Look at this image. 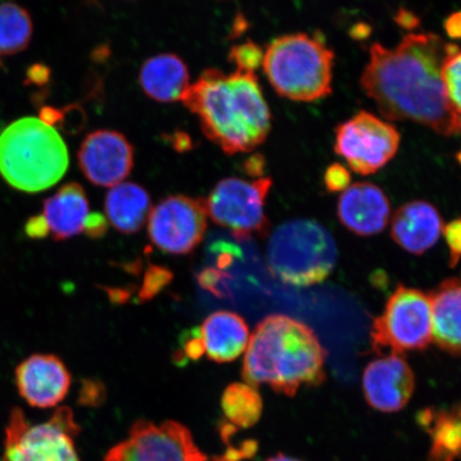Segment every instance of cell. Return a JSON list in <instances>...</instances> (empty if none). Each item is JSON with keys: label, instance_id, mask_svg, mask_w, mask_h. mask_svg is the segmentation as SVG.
Segmentation results:
<instances>
[{"label": "cell", "instance_id": "cell-8", "mask_svg": "<svg viewBox=\"0 0 461 461\" xmlns=\"http://www.w3.org/2000/svg\"><path fill=\"white\" fill-rule=\"evenodd\" d=\"M78 431L67 407L58 408L49 422L37 425L15 407L5 428L3 461H79L73 441Z\"/></svg>", "mask_w": 461, "mask_h": 461}, {"label": "cell", "instance_id": "cell-25", "mask_svg": "<svg viewBox=\"0 0 461 461\" xmlns=\"http://www.w3.org/2000/svg\"><path fill=\"white\" fill-rule=\"evenodd\" d=\"M446 95L453 111L461 117V50L447 58L442 68Z\"/></svg>", "mask_w": 461, "mask_h": 461}, {"label": "cell", "instance_id": "cell-27", "mask_svg": "<svg viewBox=\"0 0 461 461\" xmlns=\"http://www.w3.org/2000/svg\"><path fill=\"white\" fill-rule=\"evenodd\" d=\"M443 234L448 247L449 267H455L461 258V216L443 227Z\"/></svg>", "mask_w": 461, "mask_h": 461}, {"label": "cell", "instance_id": "cell-33", "mask_svg": "<svg viewBox=\"0 0 461 461\" xmlns=\"http://www.w3.org/2000/svg\"><path fill=\"white\" fill-rule=\"evenodd\" d=\"M446 31L449 37L461 39V11L448 16L446 21Z\"/></svg>", "mask_w": 461, "mask_h": 461}, {"label": "cell", "instance_id": "cell-2", "mask_svg": "<svg viewBox=\"0 0 461 461\" xmlns=\"http://www.w3.org/2000/svg\"><path fill=\"white\" fill-rule=\"evenodd\" d=\"M181 102L198 115L203 134L230 155L252 151L272 128V114L255 72L206 68Z\"/></svg>", "mask_w": 461, "mask_h": 461}, {"label": "cell", "instance_id": "cell-7", "mask_svg": "<svg viewBox=\"0 0 461 461\" xmlns=\"http://www.w3.org/2000/svg\"><path fill=\"white\" fill-rule=\"evenodd\" d=\"M432 343V313L429 293L400 285L383 313L374 320L371 344L375 353L402 355Z\"/></svg>", "mask_w": 461, "mask_h": 461}, {"label": "cell", "instance_id": "cell-36", "mask_svg": "<svg viewBox=\"0 0 461 461\" xmlns=\"http://www.w3.org/2000/svg\"><path fill=\"white\" fill-rule=\"evenodd\" d=\"M267 461H301V460L286 457V456H285V455L279 454V455H276V456H275V457L269 458Z\"/></svg>", "mask_w": 461, "mask_h": 461}, {"label": "cell", "instance_id": "cell-31", "mask_svg": "<svg viewBox=\"0 0 461 461\" xmlns=\"http://www.w3.org/2000/svg\"><path fill=\"white\" fill-rule=\"evenodd\" d=\"M50 71L43 65H34L29 68L27 77L32 83L44 85L50 79Z\"/></svg>", "mask_w": 461, "mask_h": 461}, {"label": "cell", "instance_id": "cell-28", "mask_svg": "<svg viewBox=\"0 0 461 461\" xmlns=\"http://www.w3.org/2000/svg\"><path fill=\"white\" fill-rule=\"evenodd\" d=\"M324 182L328 192L343 193L350 186V172L341 164H332L325 171Z\"/></svg>", "mask_w": 461, "mask_h": 461}, {"label": "cell", "instance_id": "cell-26", "mask_svg": "<svg viewBox=\"0 0 461 461\" xmlns=\"http://www.w3.org/2000/svg\"><path fill=\"white\" fill-rule=\"evenodd\" d=\"M264 51L252 41L233 46L230 51V59L232 60L239 70L255 72L262 65Z\"/></svg>", "mask_w": 461, "mask_h": 461}, {"label": "cell", "instance_id": "cell-21", "mask_svg": "<svg viewBox=\"0 0 461 461\" xmlns=\"http://www.w3.org/2000/svg\"><path fill=\"white\" fill-rule=\"evenodd\" d=\"M140 84L153 100L164 103L181 101L190 86L188 67L175 53H160L143 62Z\"/></svg>", "mask_w": 461, "mask_h": 461}, {"label": "cell", "instance_id": "cell-9", "mask_svg": "<svg viewBox=\"0 0 461 461\" xmlns=\"http://www.w3.org/2000/svg\"><path fill=\"white\" fill-rule=\"evenodd\" d=\"M273 186L270 177L246 181L226 177L219 181L204 199L207 215L230 230L238 241L267 236L270 223L265 212L267 194Z\"/></svg>", "mask_w": 461, "mask_h": 461}, {"label": "cell", "instance_id": "cell-29", "mask_svg": "<svg viewBox=\"0 0 461 461\" xmlns=\"http://www.w3.org/2000/svg\"><path fill=\"white\" fill-rule=\"evenodd\" d=\"M25 232L29 238L42 240L48 238L50 230L42 215L33 216L26 222Z\"/></svg>", "mask_w": 461, "mask_h": 461}, {"label": "cell", "instance_id": "cell-37", "mask_svg": "<svg viewBox=\"0 0 461 461\" xmlns=\"http://www.w3.org/2000/svg\"><path fill=\"white\" fill-rule=\"evenodd\" d=\"M447 461H461V457L451 459V460H447Z\"/></svg>", "mask_w": 461, "mask_h": 461}, {"label": "cell", "instance_id": "cell-10", "mask_svg": "<svg viewBox=\"0 0 461 461\" xmlns=\"http://www.w3.org/2000/svg\"><path fill=\"white\" fill-rule=\"evenodd\" d=\"M400 143L395 126L362 111L338 126L334 151L348 161L351 170L370 176L395 157Z\"/></svg>", "mask_w": 461, "mask_h": 461}, {"label": "cell", "instance_id": "cell-19", "mask_svg": "<svg viewBox=\"0 0 461 461\" xmlns=\"http://www.w3.org/2000/svg\"><path fill=\"white\" fill-rule=\"evenodd\" d=\"M429 294L432 342L446 353L461 356V276L442 281Z\"/></svg>", "mask_w": 461, "mask_h": 461}, {"label": "cell", "instance_id": "cell-20", "mask_svg": "<svg viewBox=\"0 0 461 461\" xmlns=\"http://www.w3.org/2000/svg\"><path fill=\"white\" fill-rule=\"evenodd\" d=\"M90 207L84 187L68 183L44 201L43 218L50 234L56 240H65L85 232Z\"/></svg>", "mask_w": 461, "mask_h": 461}, {"label": "cell", "instance_id": "cell-15", "mask_svg": "<svg viewBox=\"0 0 461 461\" xmlns=\"http://www.w3.org/2000/svg\"><path fill=\"white\" fill-rule=\"evenodd\" d=\"M15 384L29 406L54 408L66 399L71 388V374L65 363L51 354H34L15 368Z\"/></svg>", "mask_w": 461, "mask_h": 461}, {"label": "cell", "instance_id": "cell-1", "mask_svg": "<svg viewBox=\"0 0 461 461\" xmlns=\"http://www.w3.org/2000/svg\"><path fill=\"white\" fill-rule=\"evenodd\" d=\"M458 45L436 33H409L394 49L375 43L360 78L362 89L390 121H412L451 137L461 117L447 101L442 80L447 58Z\"/></svg>", "mask_w": 461, "mask_h": 461}, {"label": "cell", "instance_id": "cell-23", "mask_svg": "<svg viewBox=\"0 0 461 461\" xmlns=\"http://www.w3.org/2000/svg\"><path fill=\"white\" fill-rule=\"evenodd\" d=\"M221 407L224 416L236 428L250 429L261 419L263 401L251 385L235 383L224 390Z\"/></svg>", "mask_w": 461, "mask_h": 461}, {"label": "cell", "instance_id": "cell-4", "mask_svg": "<svg viewBox=\"0 0 461 461\" xmlns=\"http://www.w3.org/2000/svg\"><path fill=\"white\" fill-rule=\"evenodd\" d=\"M68 152L53 126L32 117L10 124L0 135V175L11 186L39 193L59 182Z\"/></svg>", "mask_w": 461, "mask_h": 461}, {"label": "cell", "instance_id": "cell-14", "mask_svg": "<svg viewBox=\"0 0 461 461\" xmlns=\"http://www.w3.org/2000/svg\"><path fill=\"white\" fill-rule=\"evenodd\" d=\"M414 387L416 377L412 368L401 355H385L372 361L363 372V393L375 411H402L411 400Z\"/></svg>", "mask_w": 461, "mask_h": 461}, {"label": "cell", "instance_id": "cell-38", "mask_svg": "<svg viewBox=\"0 0 461 461\" xmlns=\"http://www.w3.org/2000/svg\"><path fill=\"white\" fill-rule=\"evenodd\" d=\"M458 158H459V161H460V163H461V153L459 154Z\"/></svg>", "mask_w": 461, "mask_h": 461}, {"label": "cell", "instance_id": "cell-24", "mask_svg": "<svg viewBox=\"0 0 461 461\" xmlns=\"http://www.w3.org/2000/svg\"><path fill=\"white\" fill-rule=\"evenodd\" d=\"M32 37V22L27 10L13 3L0 4V55L21 53Z\"/></svg>", "mask_w": 461, "mask_h": 461}, {"label": "cell", "instance_id": "cell-34", "mask_svg": "<svg viewBox=\"0 0 461 461\" xmlns=\"http://www.w3.org/2000/svg\"><path fill=\"white\" fill-rule=\"evenodd\" d=\"M60 114L54 108L45 107L40 114V120L45 124L53 126L57 120L59 119Z\"/></svg>", "mask_w": 461, "mask_h": 461}, {"label": "cell", "instance_id": "cell-35", "mask_svg": "<svg viewBox=\"0 0 461 461\" xmlns=\"http://www.w3.org/2000/svg\"><path fill=\"white\" fill-rule=\"evenodd\" d=\"M368 27L366 25H357L353 32H351V36L356 37L357 39H362L368 36Z\"/></svg>", "mask_w": 461, "mask_h": 461}, {"label": "cell", "instance_id": "cell-6", "mask_svg": "<svg viewBox=\"0 0 461 461\" xmlns=\"http://www.w3.org/2000/svg\"><path fill=\"white\" fill-rule=\"evenodd\" d=\"M267 259L276 278L294 286H311L331 275L338 262V248L321 223L293 219L280 224L270 236Z\"/></svg>", "mask_w": 461, "mask_h": 461}, {"label": "cell", "instance_id": "cell-18", "mask_svg": "<svg viewBox=\"0 0 461 461\" xmlns=\"http://www.w3.org/2000/svg\"><path fill=\"white\" fill-rule=\"evenodd\" d=\"M198 337L207 358L226 363L245 353L250 333L243 317L230 311H218L207 317Z\"/></svg>", "mask_w": 461, "mask_h": 461}, {"label": "cell", "instance_id": "cell-11", "mask_svg": "<svg viewBox=\"0 0 461 461\" xmlns=\"http://www.w3.org/2000/svg\"><path fill=\"white\" fill-rule=\"evenodd\" d=\"M192 432L176 420L155 424L138 420L128 439L108 452L105 461H206Z\"/></svg>", "mask_w": 461, "mask_h": 461}, {"label": "cell", "instance_id": "cell-32", "mask_svg": "<svg viewBox=\"0 0 461 461\" xmlns=\"http://www.w3.org/2000/svg\"><path fill=\"white\" fill-rule=\"evenodd\" d=\"M397 24L405 29H413L419 26L420 19L411 11L406 9H400L399 13L395 15Z\"/></svg>", "mask_w": 461, "mask_h": 461}, {"label": "cell", "instance_id": "cell-12", "mask_svg": "<svg viewBox=\"0 0 461 461\" xmlns=\"http://www.w3.org/2000/svg\"><path fill=\"white\" fill-rule=\"evenodd\" d=\"M207 217L203 198L168 195L152 207L148 221L149 239L158 249L170 255H187L203 240Z\"/></svg>", "mask_w": 461, "mask_h": 461}, {"label": "cell", "instance_id": "cell-13", "mask_svg": "<svg viewBox=\"0 0 461 461\" xmlns=\"http://www.w3.org/2000/svg\"><path fill=\"white\" fill-rule=\"evenodd\" d=\"M78 161L84 176L97 186L113 187L124 182L134 165V149L122 132L97 130L79 148Z\"/></svg>", "mask_w": 461, "mask_h": 461}, {"label": "cell", "instance_id": "cell-5", "mask_svg": "<svg viewBox=\"0 0 461 461\" xmlns=\"http://www.w3.org/2000/svg\"><path fill=\"white\" fill-rule=\"evenodd\" d=\"M334 53L307 33L276 37L264 51V73L282 96L313 102L331 95Z\"/></svg>", "mask_w": 461, "mask_h": 461}, {"label": "cell", "instance_id": "cell-16", "mask_svg": "<svg viewBox=\"0 0 461 461\" xmlns=\"http://www.w3.org/2000/svg\"><path fill=\"white\" fill-rule=\"evenodd\" d=\"M390 201L378 186L360 182L350 185L338 202V217L345 228L360 236H372L387 228Z\"/></svg>", "mask_w": 461, "mask_h": 461}, {"label": "cell", "instance_id": "cell-30", "mask_svg": "<svg viewBox=\"0 0 461 461\" xmlns=\"http://www.w3.org/2000/svg\"><path fill=\"white\" fill-rule=\"evenodd\" d=\"M106 230L105 218L100 214H91L85 232L91 238H100Z\"/></svg>", "mask_w": 461, "mask_h": 461}, {"label": "cell", "instance_id": "cell-22", "mask_svg": "<svg viewBox=\"0 0 461 461\" xmlns=\"http://www.w3.org/2000/svg\"><path fill=\"white\" fill-rule=\"evenodd\" d=\"M104 207L107 221L115 230L131 234L148 222L152 202L147 189L140 184L122 182L108 190Z\"/></svg>", "mask_w": 461, "mask_h": 461}, {"label": "cell", "instance_id": "cell-3", "mask_svg": "<svg viewBox=\"0 0 461 461\" xmlns=\"http://www.w3.org/2000/svg\"><path fill=\"white\" fill-rule=\"evenodd\" d=\"M327 351L312 328L284 314L265 317L249 339L243 365L245 384H267L276 393L295 396L326 379Z\"/></svg>", "mask_w": 461, "mask_h": 461}, {"label": "cell", "instance_id": "cell-17", "mask_svg": "<svg viewBox=\"0 0 461 461\" xmlns=\"http://www.w3.org/2000/svg\"><path fill=\"white\" fill-rule=\"evenodd\" d=\"M443 232V221L429 202L411 201L397 209L391 219V236L397 245L411 255L420 256L431 249Z\"/></svg>", "mask_w": 461, "mask_h": 461}]
</instances>
